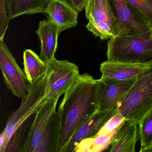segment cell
I'll list each match as a JSON object with an SVG mask.
<instances>
[{
	"mask_svg": "<svg viewBox=\"0 0 152 152\" xmlns=\"http://www.w3.org/2000/svg\"><path fill=\"white\" fill-rule=\"evenodd\" d=\"M47 64L45 95L47 99L58 100L79 78V68L68 60H58L55 58Z\"/></svg>",
	"mask_w": 152,
	"mask_h": 152,
	"instance_id": "obj_6",
	"label": "cell"
},
{
	"mask_svg": "<svg viewBox=\"0 0 152 152\" xmlns=\"http://www.w3.org/2000/svg\"><path fill=\"white\" fill-rule=\"evenodd\" d=\"M136 78L124 80L101 78L97 80V112L118 108Z\"/></svg>",
	"mask_w": 152,
	"mask_h": 152,
	"instance_id": "obj_10",
	"label": "cell"
},
{
	"mask_svg": "<svg viewBox=\"0 0 152 152\" xmlns=\"http://www.w3.org/2000/svg\"><path fill=\"white\" fill-rule=\"evenodd\" d=\"M1 9V27H0V42L4 41V36L8 27L10 19L7 13L4 0H0Z\"/></svg>",
	"mask_w": 152,
	"mask_h": 152,
	"instance_id": "obj_23",
	"label": "cell"
},
{
	"mask_svg": "<svg viewBox=\"0 0 152 152\" xmlns=\"http://www.w3.org/2000/svg\"><path fill=\"white\" fill-rule=\"evenodd\" d=\"M125 120L124 117L119 111L106 123L97 136L106 135L118 130Z\"/></svg>",
	"mask_w": 152,
	"mask_h": 152,
	"instance_id": "obj_21",
	"label": "cell"
},
{
	"mask_svg": "<svg viewBox=\"0 0 152 152\" xmlns=\"http://www.w3.org/2000/svg\"><path fill=\"white\" fill-rule=\"evenodd\" d=\"M141 149L152 145V108L139 122Z\"/></svg>",
	"mask_w": 152,
	"mask_h": 152,
	"instance_id": "obj_20",
	"label": "cell"
},
{
	"mask_svg": "<svg viewBox=\"0 0 152 152\" xmlns=\"http://www.w3.org/2000/svg\"><path fill=\"white\" fill-rule=\"evenodd\" d=\"M118 23L117 36L140 35L152 32V26L145 18L126 0H111Z\"/></svg>",
	"mask_w": 152,
	"mask_h": 152,
	"instance_id": "obj_8",
	"label": "cell"
},
{
	"mask_svg": "<svg viewBox=\"0 0 152 152\" xmlns=\"http://www.w3.org/2000/svg\"><path fill=\"white\" fill-rule=\"evenodd\" d=\"M66 4L78 13L82 11L85 7L88 0H58Z\"/></svg>",
	"mask_w": 152,
	"mask_h": 152,
	"instance_id": "obj_24",
	"label": "cell"
},
{
	"mask_svg": "<svg viewBox=\"0 0 152 152\" xmlns=\"http://www.w3.org/2000/svg\"><path fill=\"white\" fill-rule=\"evenodd\" d=\"M58 100L48 99L35 113L23 152H56L60 136Z\"/></svg>",
	"mask_w": 152,
	"mask_h": 152,
	"instance_id": "obj_2",
	"label": "cell"
},
{
	"mask_svg": "<svg viewBox=\"0 0 152 152\" xmlns=\"http://www.w3.org/2000/svg\"><path fill=\"white\" fill-rule=\"evenodd\" d=\"M152 108V63L140 71L118 107L125 120L140 121Z\"/></svg>",
	"mask_w": 152,
	"mask_h": 152,
	"instance_id": "obj_4",
	"label": "cell"
},
{
	"mask_svg": "<svg viewBox=\"0 0 152 152\" xmlns=\"http://www.w3.org/2000/svg\"><path fill=\"white\" fill-rule=\"evenodd\" d=\"M118 112V108H115L97 112L92 115L74 133L64 152H75L83 140L96 137L106 123Z\"/></svg>",
	"mask_w": 152,
	"mask_h": 152,
	"instance_id": "obj_11",
	"label": "cell"
},
{
	"mask_svg": "<svg viewBox=\"0 0 152 152\" xmlns=\"http://www.w3.org/2000/svg\"><path fill=\"white\" fill-rule=\"evenodd\" d=\"M84 9L88 21L86 28L95 37L105 40L117 36V19L109 0H88Z\"/></svg>",
	"mask_w": 152,
	"mask_h": 152,
	"instance_id": "obj_5",
	"label": "cell"
},
{
	"mask_svg": "<svg viewBox=\"0 0 152 152\" xmlns=\"http://www.w3.org/2000/svg\"><path fill=\"white\" fill-rule=\"evenodd\" d=\"M118 130L106 135H98L83 140L75 152H98L105 151Z\"/></svg>",
	"mask_w": 152,
	"mask_h": 152,
	"instance_id": "obj_18",
	"label": "cell"
},
{
	"mask_svg": "<svg viewBox=\"0 0 152 152\" xmlns=\"http://www.w3.org/2000/svg\"><path fill=\"white\" fill-rule=\"evenodd\" d=\"M135 7L152 26V0H126Z\"/></svg>",
	"mask_w": 152,
	"mask_h": 152,
	"instance_id": "obj_22",
	"label": "cell"
},
{
	"mask_svg": "<svg viewBox=\"0 0 152 152\" xmlns=\"http://www.w3.org/2000/svg\"><path fill=\"white\" fill-rule=\"evenodd\" d=\"M139 139V123L133 120H125L105 151L135 152L136 144Z\"/></svg>",
	"mask_w": 152,
	"mask_h": 152,
	"instance_id": "obj_12",
	"label": "cell"
},
{
	"mask_svg": "<svg viewBox=\"0 0 152 152\" xmlns=\"http://www.w3.org/2000/svg\"><path fill=\"white\" fill-rule=\"evenodd\" d=\"M0 67L9 90L18 97L23 99L26 97L30 83L24 71L18 66L4 41L0 42Z\"/></svg>",
	"mask_w": 152,
	"mask_h": 152,
	"instance_id": "obj_9",
	"label": "cell"
},
{
	"mask_svg": "<svg viewBox=\"0 0 152 152\" xmlns=\"http://www.w3.org/2000/svg\"><path fill=\"white\" fill-rule=\"evenodd\" d=\"M107 45L108 61L139 64L152 63V32L115 37L109 39Z\"/></svg>",
	"mask_w": 152,
	"mask_h": 152,
	"instance_id": "obj_3",
	"label": "cell"
},
{
	"mask_svg": "<svg viewBox=\"0 0 152 152\" xmlns=\"http://www.w3.org/2000/svg\"><path fill=\"white\" fill-rule=\"evenodd\" d=\"M35 115H31L16 131L9 141L5 152H23Z\"/></svg>",
	"mask_w": 152,
	"mask_h": 152,
	"instance_id": "obj_19",
	"label": "cell"
},
{
	"mask_svg": "<svg viewBox=\"0 0 152 152\" xmlns=\"http://www.w3.org/2000/svg\"><path fill=\"white\" fill-rule=\"evenodd\" d=\"M24 71L30 85L34 84L46 74L48 64L31 50L23 52Z\"/></svg>",
	"mask_w": 152,
	"mask_h": 152,
	"instance_id": "obj_17",
	"label": "cell"
},
{
	"mask_svg": "<svg viewBox=\"0 0 152 152\" xmlns=\"http://www.w3.org/2000/svg\"><path fill=\"white\" fill-rule=\"evenodd\" d=\"M140 152H152V145L145 148L140 149Z\"/></svg>",
	"mask_w": 152,
	"mask_h": 152,
	"instance_id": "obj_26",
	"label": "cell"
},
{
	"mask_svg": "<svg viewBox=\"0 0 152 152\" xmlns=\"http://www.w3.org/2000/svg\"><path fill=\"white\" fill-rule=\"evenodd\" d=\"M36 33L41 42L40 57L48 64L55 58L60 30L55 24L48 19L39 22Z\"/></svg>",
	"mask_w": 152,
	"mask_h": 152,
	"instance_id": "obj_13",
	"label": "cell"
},
{
	"mask_svg": "<svg viewBox=\"0 0 152 152\" xmlns=\"http://www.w3.org/2000/svg\"><path fill=\"white\" fill-rule=\"evenodd\" d=\"M50 0H4L10 20L23 15L44 13Z\"/></svg>",
	"mask_w": 152,
	"mask_h": 152,
	"instance_id": "obj_16",
	"label": "cell"
},
{
	"mask_svg": "<svg viewBox=\"0 0 152 152\" xmlns=\"http://www.w3.org/2000/svg\"><path fill=\"white\" fill-rule=\"evenodd\" d=\"M149 64L112 62L107 60L100 65V71L102 73L101 78L120 80H130L137 77L139 73Z\"/></svg>",
	"mask_w": 152,
	"mask_h": 152,
	"instance_id": "obj_15",
	"label": "cell"
},
{
	"mask_svg": "<svg viewBox=\"0 0 152 152\" xmlns=\"http://www.w3.org/2000/svg\"><path fill=\"white\" fill-rule=\"evenodd\" d=\"M46 74L37 82L30 85L29 93L24 98L19 108L10 114L6 127L2 132L5 134L7 145L10 138L16 131L27 119L36 113L41 106L48 99L45 95Z\"/></svg>",
	"mask_w": 152,
	"mask_h": 152,
	"instance_id": "obj_7",
	"label": "cell"
},
{
	"mask_svg": "<svg viewBox=\"0 0 152 152\" xmlns=\"http://www.w3.org/2000/svg\"><path fill=\"white\" fill-rule=\"evenodd\" d=\"M7 147L5 134L2 132L0 135V152H5Z\"/></svg>",
	"mask_w": 152,
	"mask_h": 152,
	"instance_id": "obj_25",
	"label": "cell"
},
{
	"mask_svg": "<svg viewBox=\"0 0 152 152\" xmlns=\"http://www.w3.org/2000/svg\"><path fill=\"white\" fill-rule=\"evenodd\" d=\"M44 13L48 16V19L58 27L60 33L78 24L79 13L58 0H50Z\"/></svg>",
	"mask_w": 152,
	"mask_h": 152,
	"instance_id": "obj_14",
	"label": "cell"
},
{
	"mask_svg": "<svg viewBox=\"0 0 152 152\" xmlns=\"http://www.w3.org/2000/svg\"><path fill=\"white\" fill-rule=\"evenodd\" d=\"M97 80L85 73L65 93L58 111L61 127L56 152H64L76 130L97 112Z\"/></svg>",
	"mask_w": 152,
	"mask_h": 152,
	"instance_id": "obj_1",
	"label": "cell"
}]
</instances>
